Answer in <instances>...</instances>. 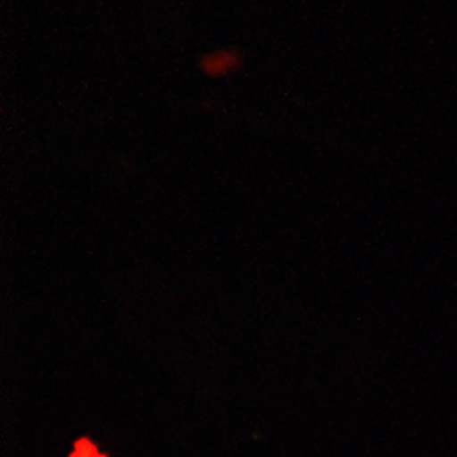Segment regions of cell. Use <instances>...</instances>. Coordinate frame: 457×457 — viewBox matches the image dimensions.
Returning <instances> with one entry per match:
<instances>
[{
	"instance_id": "6da1fadb",
	"label": "cell",
	"mask_w": 457,
	"mask_h": 457,
	"mask_svg": "<svg viewBox=\"0 0 457 457\" xmlns=\"http://www.w3.org/2000/svg\"><path fill=\"white\" fill-rule=\"evenodd\" d=\"M239 63H241V56L237 51L220 49L212 54L204 56L200 65H202L205 75H209L212 79H220V77H226L228 73H232L239 66Z\"/></svg>"
},
{
	"instance_id": "7a4b0ae2",
	"label": "cell",
	"mask_w": 457,
	"mask_h": 457,
	"mask_svg": "<svg viewBox=\"0 0 457 457\" xmlns=\"http://www.w3.org/2000/svg\"><path fill=\"white\" fill-rule=\"evenodd\" d=\"M71 457H105V456H100L97 453V449L90 444L88 441H85V439H82V441L77 442V447H75V453L71 454Z\"/></svg>"
}]
</instances>
